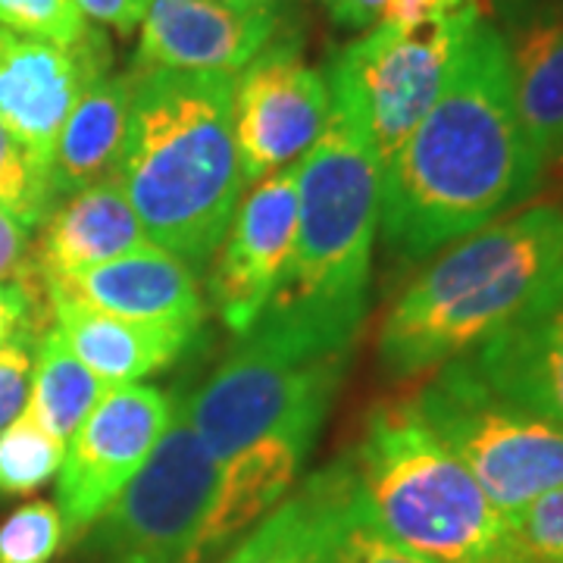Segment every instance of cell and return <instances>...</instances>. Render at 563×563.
Returning <instances> with one entry per match:
<instances>
[{"label":"cell","mask_w":563,"mask_h":563,"mask_svg":"<svg viewBox=\"0 0 563 563\" xmlns=\"http://www.w3.org/2000/svg\"><path fill=\"white\" fill-rule=\"evenodd\" d=\"M526 139L501 32L466 29L442 95L383 173L379 225L404 261H422L507 217L542 185Z\"/></svg>","instance_id":"obj_1"},{"label":"cell","mask_w":563,"mask_h":563,"mask_svg":"<svg viewBox=\"0 0 563 563\" xmlns=\"http://www.w3.org/2000/svg\"><path fill=\"white\" fill-rule=\"evenodd\" d=\"M129 76L132 103L113 179L147 239L198 269L213 261L242 201L235 76L176 69Z\"/></svg>","instance_id":"obj_2"},{"label":"cell","mask_w":563,"mask_h":563,"mask_svg":"<svg viewBox=\"0 0 563 563\" xmlns=\"http://www.w3.org/2000/svg\"><path fill=\"white\" fill-rule=\"evenodd\" d=\"M563 263V207L539 203L442 251L404 288L379 332V363L410 379L495 335Z\"/></svg>","instance_id":"obj_3"},{"label":"cell","mask_w":563,"mask_h":563,"mask_svg":"<svg viewBox=\"0 0 563 563\" xmlns=\"http://www.w3.org/2000/svg\"><path fill=\"white\" fill-rule=\"evenodd\" d=\"M379 210V161L361 129L332 110L317 144L298 161L295 242L257 322L354 342L366 313Z\"/></svg>","instance_id":"obj_4"},{"label":"cell","mask_w":563,"mask_h":563,"mask_svg":"<svg viewBox=\"0 0 563 563\" xmlns=\"http://www.w3.org/2000/svg\"><path fill=\"white\" fill-rule=\"evenodd\" d=\"M351 463L376 523L404 548L435 563H526L507 517L410 398L373 407Z\"/></svg>","instance_id":"obj_5"},{"label":"cell","mask_w":563,"mask_h":563,"mask_svg":"<svg viewBox=\"0 0 563 563\" xmlns=\"http://www.w3.org/2000/svg\"><path fill=\"white\" fill-rule=\"evenodd\" d=\"M351 354L354 342L257 322L201 391L185 401L188 420L222 466L279 429L322 426Z\"/></svg>","instance_id":"obj_6"},{"label":"cell","mask_w":563,"mask_h":563,"mask_svg":"<svg viewBox=\"0 0 563 563\" xmlns=\"http://www.w3.org/2000/svg\"><path fill=\"white\" fill-rule=\"evenodd\" d=\"M504 517L563 485V426L507 401L470 363H444L410 398Z\"/></svg>","instance_id":"obj_7"},{"label":"cell","mask_w":563,"mask_h":563,"mask_svg":"<svg viewBox=\"0 0 563 563\" xmlns=\"http://www.w3.org/2000/svg\"><path fill=\"white\" fill-rule=\"evenodd\" d=\"M217 488L220 466L185 401L173 404L157 448L81 536V551L98 563H198Z\"/></svg>","instance_id":"obj_8"},{"label":"cell","mask_w":563,"mask_h":563,"mask_svg":"<svg viewBox=\"0 0 563 563\" xmlns=\"http://www.w3.org/2000/svg\"><path fill=\"white\" fill-rule=\"evenodd\" d=\"M479 13V3H470L410 32L379 22L335 57L325 76L332 110L361 129L383 173L442 95L454 54Z\"/></svg>","instance_id":"obj_9"},{"label":"cell","mask_w":563,"mask_h":563,"mask_svg":"<svg viewBox=\"0 0 563 563\" xmlns=\"http://www.w3.org/2000/svg\"><path fill=\"white\" fill-rule=\"evenodd\" d=\"M173 417V401L154 385H117L95 404L66 442L57 507L66 544L76 548L110 501L139 473Z\"/></svg>","instance_id":"obj_10"},{"label":"cell","mask_w":563,"mask_h":563,"mask_svg":"<svg viewBox=\"0 0 563 563\" xmlns=\"http://www.w3.org/2000/svg\"><path fill=\"white\" fill-rule=\"evenodd\" d=\"M332 117L329 81L301 60L295 41H269L235 76L232 125L244 185L303 157Z\"/></svg>","instance_id":"obj_11"},{"label":"cell","mask_w":563,"mask_h":563,"mask_svg":"<svg viewBox=\"0 0 563 563\" xmlns=\"http://www.w3.org/2000/svg\"><path fill=\"white\" fill-rule=\"evenodd\" d=\"M110 41L98 29L79 44H54L0 29V125L51 169L73 107L110 73Z\"/></svg>","instance_id":"obj_12"},{"label":"cell","mask_w":563,"mask_h":563,"mask_svg":"<svg viewBox=\"0 0 563 563\" xmlns=\"http://www.w3.org/2000/svg\"><path fill=\"white\" fill-rule=\"evenodd\" d=\"M295 225L298 163L251 185L210 261V303L235 335H247L261 320L291 254Z\"/></svg>","instance_id":"obj_13"},{"label":"cell","mask_w":563,"mask_h":563,"mask_svg":"<svg viewBox=\"0 0 563 563\" xmlns=\"http://www.w3.org/2000/svg\"><path fill=\"white\" fill-rule=\"evenodd\" d=\"M135 63L129 73H229L247 63L276 38V7L239 10L222 0H151L141 20Z\"/></svg>","instance_id":"obj_14"},{"label":"cell","mask_w":563,"mask_h":563,"mask_svg":"<svg viewBox=\"0 0 563 563\" xmlns=\"http://www.w3.org/2000/svg\"><path fill=\"white\" fill-rule=\"evenodd\" d=\"M463 361L501 398L563 426V263Z\"/></svg>","instance_id":"obj_15"},{"label":"cell","mask_w":563,"mask_h":563,"mask_svg":"<svg viewBox=\"0 0 563 563\" xmlns=\"http://www.w3.org/2000/svg\"><path fill=\"white\" fill-rule=\"evenodd\" d=\"M44 295L85 303L125 320L181 325L191 332H201L207 310L195 269L157 244L88 266L69 279L47 282Z\"/></svg>","instance_id":"obj_16"},{"label":"cell","mask_w":563,"mask_h":563,"mask_svg":"<svg viewBox=\"0 0 563 563\" xmlns=\"http://www.w3.org/2000/svg\"><path fill=\"white\" fill-rule=\"evenodd\" d=\"M498 25L514 101L542 163L563 161V0H507Z\"/></svg>","instance_id":"obj_17"},{"label":"cell","mask_w":563,"mask_h":563,"mask_svg":"<svg viewBox=\"0 0 563 563\" xmlns=\"http://www.w3.org/2000/svg\"><path fill=\"white\" fill-rule=\"evenodd\" d=\"M151 244L154 242L147 239L132 203L125 201L120 181L110 176L63 198L51 210L29 263L35 279L47 285Z\"/></svg>","instance_id":"obj_18"},{"label":"cell","mask_w":563,"mask_h":563,"mask_svg":"<svg viewBox=\"0 0 563 563\" xmlns=\"http://www.w3.org/2000/svg\"><path fill=\"white\" fill-rule=\"evenodd\" d=\"M320 429L322 426L317 422L288 426L244 448L229 463H222L220 488H217L213 514L203 529L198 563L213 558L235 536H242L247 526L266 517L282 498H288Z\"/></svg>","instance_id":"obj_19"},{"label":"cell","mask_w":563,"mask_h":563,"mask_svg":"<svg viewBox=\"0 0 563 563\" xmlns=\"http://www.w3.org/2000/svg\"><path fill=\"white\" fill-rule=\"evenodd\" d=\"M47 301L63 342L110 388L135 385L144 376L169 366L198 335L181 325L125 320L63 298Z\"/></svg>","instance_id":"obj_20"},{"label":"cell","mask_w":563,"mask_h":563,"mask_svg":"<svg viewBox=\"0 0 563 563\" xmlns=\"http://www.w3.org/2000/svg\"><path fill=\"white\" fill-rule=\"evenodd\" d=\"M129 103H132V76L107 73L73 107L51 161V181L57 203L95 181L113 176L129 125Z\"/></svg>","instance_id":"obj_21"},{"label":"cell","mask_w":563,"mask_h":563,"mask_svg":"<svg viewBox=\"0 0 563 563\" xmlns=\"http://www.w3.org/2000/svg\"><path fill=\"white\" fill-rule=\"evenodd\" d=\"M329 504L313 563H435L395 542L363 501L351 457L329 463Z\"/></svg>","instance_id":"obj_22"},{"label":"cell","mask_w":563,"mask_h":563,"mask_svg":"<svg viewBox=\"0 0 563 563\" xmlns=\"http://www.w3.org/2000/svg\"><path fill=\"white\" fill-rule=\"evenodd\" d=\"M110 391L85 363L69 351L63 335L47 329L35 344V366H32V391H29V413L63 444L73 439L85 417L95 410Z\"/></svg>","instance_id":"obj_23"},{"label":"cell","mask_w":563,"mask_h":563,"mask_svg":"<svg viewBox=\"0 0 563 563\" xmlns=\"http://www.w3.org/2000/svg\"><path fill=\"white\" fill-rule=\"evenodd\" d=\"M329 504V470L313 473L307 483L282 498L261 526L244 539L235 554L239 563H313L322 520Z\"/></svg>","instance_id":"obj_24"},{"label":"cell","mask_w":563,"mask_h":563,"mask_svg":"<svg viewBox=\"0 0 563 563\" xmlns=\"http://www.w3.org/2000/svg\"><path fill=\"white\" fill-rule=\"evenodd\" d=\"M66 444L41 426L29 407L0 429V498L32 495L51 483L63 466Z\"/></svg>","instance_id":"obj_25"},{"label":"cell","mask_w":563,"mask_h":563,"mask_svg":"<svg viewBox=\"0 0 563 563\" xmlns=\"http://www.w3.org/2000/svg\"><path fill=\"white\" fill-rule=\"evenodd\" d=\"M57 207L51 169L41 166L20 141L0 125V210L25 229H38Z\"/></svg>","instance_id":"obj_26"},{"label":"cell","mask_w":563,"mask_h":563,"mask_svg":"<svg viewBox=\"0 0 563 563\" xmlns=\"http://www.w3.org/2000/svg\"><path fill=\"white\" fill-rule=\"evenodd\" d=\"M66 544L60 507L29 501L0 523V563H51Z\"/></svg>","instance_id":"obj_27"},{"label":"cell","mask_w":563,"mask_h":563,"mask_svg":"<svg viewBox=\"0 0 563 563\" xmlns=\"http://www.w3.org/2000/svg\"><path fill=\"white\" fill-rule=\"evenodd\" d=\"M0 29L54 44H79L95 25L81 16L76 0H0Z\"/></svg>","instance_id":"obj_28"},{"label":"cell","mask_w":563,"mask_h":563,"mask_svg":"<svg viewBox=\"0 0 563 563\" xmlns=\"http://www.w3.org/2000/svg\"><path fill=\"white\" fill-rule=\"evenodd\" d=\"M507 526L526 563H563V485L507 514Z\"/></svg>","instance_id":"obj_29"},{"label":"cell","mask_w":563,"mask_h":563,"mask_svg":"<svg viewBox=\"0 0 563 563\" xmlns=\"http://www.w3.org/2000/svg\"><path fill=\"white\" fill-rule=\"evenodd\" d=\"M35 366V332L16 335L0 347V429L20 417L32 391Z\"/></svg>","instance_id":"obj_30"},{"label":"cell","mask_w":563,"mask_h":563,"mask_svg":"<svg viewBox=\"0 0 563 563\" xmlns=\"http://www.w3.org/2000/svg\"><path fill=\"white\" fill-rule=\"evenodd\" d=\"M35 288L22 282H0V347L16 335L35 332Z\"/></svg>","instance_id":"obj_31"},{"label":"cell","mask_w":563,"mask_h":563,"mask_svg":"<svg viewBox=\"0 0 563 563\" xmlns=\"http://www.w3.org/2000/svg\"><path fill=\"white\" fill-rule=\"evenodd\" d=\"M29 266V229L0 210V282H25Z\"/></svg>","instance_id":"obj_32"},{"label":"cell","mask_w":563,"mask_h":563,"mask_svg":"<svg viewBox=\"0 0 563 563\" xmlns=\"http://www.w3.org/2000/svg\"><path fill=\"white\" fill-rule=\"evenodd\" d=\"M151 0H76L85 20L103 22L110 29H117L120 35H132L147 13Z\"/></svg>","instance_id":"obj_33"},{"label":"cell","mask_w":563,"mask_h":563,"mask_svg":"<svg viewBox=\"0 0 563 563\" xmlns=\"http://www.w3.org/2000/svg\"><path fill=\"white\" fill-rule=\"evenodd\" d=\"M329 16L344 29H369L373 22L383 20L388 0H322Z\"/></svg>","instance_id":"obj_34"},{"label":"cell","mask_w":563,"mask_h":563,"mask_svg":"<svg viewBox=\"0 0 563 563\" xmlns=\"http://www.w3.org/2000/svg\"><path fill=\"white\" fill-rule=\"evenodd\" d=\"M229 7H239V10H254V7H273L276 0H222Z\"/></svg>","instance_id":"obj_35"},{"label":"cell","mask_w":563,"mask_h":563,"mask_svg":"<svg viewBox=\"0 0 563 563\" xmlns=\"http://www.w3.org/2000/svg\"><path fill=\"white\" fill-rule=\"evenodd\" d=\"M222 563H239V554H229V558H225Z\"/></svg>","instance_id":"obj_36"}]
</instances>
